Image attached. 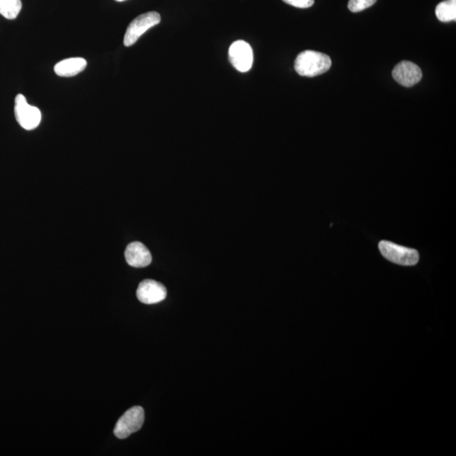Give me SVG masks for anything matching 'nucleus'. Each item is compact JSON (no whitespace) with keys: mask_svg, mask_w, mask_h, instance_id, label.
Listing matches in <instances>:
<instances>
[{"mask_svg":"<svg viewBox=\"0 0 456 456\" xmlns=\"http://www.w3.org/2000/svg\"><path fill=\"white\" fill-rule=\"evenodd\" d=\"M294 67L299 75L305 77H314L329 70L331 67V60L327 54L306 50L296 57Z\"/></svg>","mask_w":456,"mask_h":456,"instance_id":"nucleus-1","label":"nucleus"},{"mask_svg":"<svg viewBox=\"0 0 456 456\" xmlns=\"http://www.w3.org/2000/svg\"><path fill=\"white\" fill-rule=\"evenodd\" d=\"M379 249L382 255L397 265L411 266L418 264L419 255L414 249L403 247L389 241L379 242Z\"/></svg>","mask_w":456,"mask_h":456,"instance_id":"nucleus-2","label":"nucleus"},{"mask_svg":"<svg viewBox=\"0 0 456 456\" xmlns=\"http://www.w3.org/2000/svg\"><path fill=\"white\" fill-rule=\"evenodd\" d=\"M160 23L161 16L157 12H151L137 16L127 28L124 38L125 46L130 47L135 45L144 32Z\"/></svg>","mask_w":456,"mask_h":456,"instance_id":"nucleus-3","label":"nucleus"},{"mask_svg":"<svg viewBox=\"0 0 456 456\" xmlns=\"http://www.w3.org/2000/svg\"><path fill=\"white\" fill-rule=\"evenodd\" d=\"M14 115L18 124L27 130L38 128L42 121L41 112L38 107L31 106L23 94H19L14 99Z\"/></svg>","mask_w":456,"mask_h":456,"instance_id":"nucleus-4","label":"nucleus"},{"mask_svg":"<svg viewBox=\"0 0 456 456\" xmlns=\"http://www.w3.org/2000/svg\"><path fill=\"white\" fill-rule=\"evenodd\" d=\"M144 420V411L142 407H134L130 408L116 423L114 428L115 436L121 440L126 439V438L141 429Z\"/></svg>","mask_w":456,"mask_h":456,"instance_id":"nucleus-5","label":"nucleus"},{"mask_svg":"<svg viewBox=\"0 0 456 456\" xmlns=\"http://www.w3.org/2000/svg\"><path fill=\"white\" fill-rule=\"evenodd\" d=\"M229 60L233 66L240 72L251 71L253 62V53L251 46L248 42L238 40L231 45Z\"/></svg>","mask_w":456,"mask_h":456,"instance_id":"nucleus-6","label":"nucleus"},{"mask_svg":"<svg viewBox=\"0 0 456 456\" xmlns=\"http://www.w3.org/2000/svg\"><path fill=\"white\" fill-rule=\"evenodd\" d=\"M392 75L400 85L405 88H411L418 84L422 77L421 68L417 64L409 61H403L396 64L392 71Z\"/></svg>","mask_w":456,"mask_h":456,"instance_id":"nucleus-7","label":"nucleus"},{"mask_svg":"<svg viewBox=\"0 0 456 456\" xmlns=\"http://www.w3.org/2000/svg\"><path fill=\"white\" fill-rule=\"evenodd\" d=\"M136 295L139 301L144 304L158 303L166 299V289L160 282L144 280L140 282Z\"/></svg>","mask_w":456,"mask_h":456,"instance_id":"nucleus-8","label":"nucleus"},{"mask_svg":"<svg viewBox=\"0 0 456 456\" xmlns=\"http://www.w3.org/2000/svg\"><path fill=\"white\" fill-rule=\"evenodd\" d=\"M125 255L127 263L136 268L147 267L152 260L151 252L140 242H134L127 246Z\"/></svg>","mask_w":456,"mask_h":456,"instance_id":"nucleus-9","label":"nucleus"},{"mask_svg":"<svg viewBox=\"0 0 456 456\" xmlns=\"http://www.w3.org/2000/svg\"><path fill=\"white\" fill-rule=\"evenodd\" d=\"M86 65L88 62L83 58H70L57 63L54 66V72L60 77H73L81 73Z\"/></svg>","mask_w":456,"mask_h":456,"instance_id":"nucleus-10","label":"nucleus"},{"mask_svg":"<svg viewBox=\"0 0 456 456\" xmlns=\"http://www.w3.org/2000/svg\"><path fill=\"white\" fill-rule=\"evenodd\" d=\"M438 19L442 23H450L456 20V0H446L441 2L435 10Z\"/></svg>","mask_w":456,"mask_h":456,"instance_id":"nucleus-11","label":"nucleus"},{"mask_svg":"<svg viewBox=\"0 0 456 456\" xmlns=\"http://www.w3.org/2000/svg\"><path fill=\"white\" fill-rule=\"evenodd\" d=\"M21 8H23L21 0H0V14L6 19H16Z\"/></svg>","mask_w":456,"mask_h":456,"instance_id":"nucleus-12","label":"nucleus"},{"mask_svg":"<svg viewBox=\"0 0 456 456\" xmlns=\"http://www.w3.org/2000/svg\"><path fill=\"white\" fill-rule=\"evenodd\" d=\"M376 1L377 0H350L349 9L354 13L363 12V10L374 5Z\"/></svg>","mask_w":456,"mask_h":456,"instance_id":"nucleus-13","label":"nucleus"},{"mask_svg":"<svg viewBox=\"0 0 456 456\" xmlns=\"http://www.w3.org/2000/svg\"><path fill=\"white\" fill-rule=\"evenodd\" d=\"M286 3L296 8L300 9H307L312 6L314 3V0H283Z\"/></svg>","mask_w":456,"mask_h":456,"instance_id":"nucleus-14","label":"nucleus"},{"mask_svg":"<svg viewBox=\"0 0 456 456\" xmlns=\"http://www.w3.org/2000/svg\"><path fill=\"white\" fill-rule=\"evenodd\" d=\"M115 1L123 2V1H125V0H115Z\"/></svg>","mask_w":456,"mask_h":456,"instance_id":"nucleus-15","label":"nucleus"}]
</instances>
